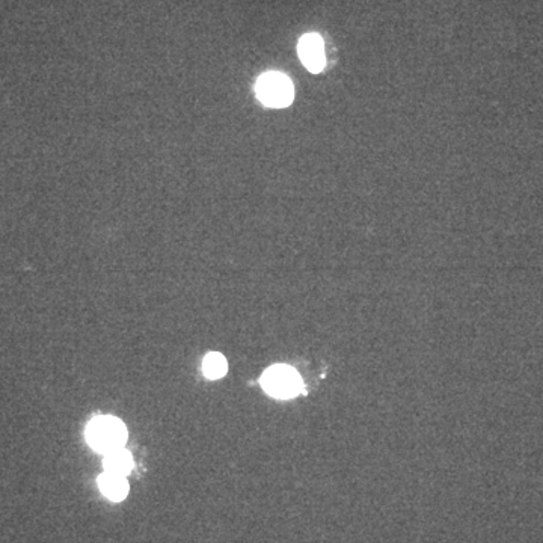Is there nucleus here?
<instances>
[{
    "instance_id": "5",
    "label": "nucleus",
    "mask_w": 543,
    "mask_h": 543,
    "mask_svg": "<svg viewBox=\"0 0 543 543\" xmlns=\"http://www.w3.org/2000/svg\"><path fill=\"white\" fill-rule=\"evenodd\" d=\"M100 491L112 501H123L128 494V483L126 477L104 471L99 477Z\"/></svg>"
},
{
    "instance_id": "4",
    "label": "nucleus",
    "mask_w": 543,
    "mask_h": 543,
    "mask_svg": "<svg viewBox=\"0 0 543 543\" xmlns=\"http://www.w3.org/2000/svg\"><path fill=\"white\" fill-rule=\"evenodd\" d=\"M299 56L303 65L311 73H320L326 65V56H324V44L320 35L317 34H307L303 35L299 41Z\"/></svg>"
},
{
    "instance_id": "7",
    "label": "nucleus",
    "mask_w": 543,
    "mask_h": 543,
    "mask_svg": "<svg viewBox=\"0 0 543 543\" xmlns=\"http://www.w3.org/2000/svg\"><path fill=\"white\" fill-rule=\"evenodd\" d=\"M202 370L209 379H221L228 370V362L225 356L217 352H210L204 358Z\"/></svg>"
},
{
    "instance_id": "6",
    "label": "nucleus",
    "mask_w": 543,
    "mask_h": 543,
    "mask_svg": "<svg viewBox=\"0 0 543 543\" xmlns=\"http://www.w3.org/2000/svg\"><path fill=\"white\" fill-rule=\"evenodd\" d=\"M103 466H104V471H107V472H114V474L126 477L127 474L132 472L133 466H135L133 456L124 447L116 449L111 453L104 454Z\"/></svg>"
},
{
    "instance_id": "2",
    "label": "nucleus",
    "mask_w": 543,
    "mask_h": 543,
    "mask_svg": "<svg viewBox=\"0 0 543 543\" xmlns=\"http://www.w3.org/2000/svg\"><path fill=\"white\" fill-rule=\"evenodd\" d=\"M255 92L258 100L269 107H286L293 102V83L287 75L270 71L257 80Z\"/></svg>"
},
{
    "instance_id": "1",
    "label": "nucleus",
    "mask_w": 543,
    "mask_h": 543,
    "mask_svg": "<svg viewBox=\"0 0 543 543\" xmlns=\"http://www.w3.org/2000/svg\"><path fill=\"white\" fill-rule=\"evenodd\" d=\"M85 437L92 450L107 454L124 447L127 441V429L119 418L100 415L90 421Z\"/></svg>"
},
{
    "instance_id": "3",
    "label": "nucleus",
    "mask_w": 543,
    "mask_h": 543,
    "mask_svg": "<svg viewBox=\"0 0 543 543\" xmlns=\"http://www.w3.org/2000/svg\"><path fill=\"white\" fill-rule=\"evenodd\" d=\"M260 384L266 393L276 398H290L302 391V379L288 365H274L264 372Z\"/></svg>"
}]
</instances>
